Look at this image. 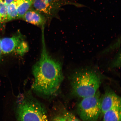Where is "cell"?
Listing matches in <instances>:
<instances>
[{
	"mask_svg": "<svg viewBox=\"0 0 121 121\" xmlns=\"http://www.w3.org/2000/svg\"><path fill=\"white\" fill-rule=\"evenodd\" d=\"M52 121H69L63 113L56 115L53 118Z\"/></svg>",
	"mask_w": 121,
	"mask_h": 121,
	"instance_id": "obj_15",
	"label": "cell"
},
{
	"mask_svg": "<svg viewBox=\"0 0 121 121\" xmlns=\"http://www.w3.org/2000/svg\"><path fill=\"white\" fill-rule=\"evenodd\" d=\"M121 106V98L111 90L106 91L101 96V117L106 112L117 107Z\"/></svg>",
	"mask_w": 121,
	"mask_h": 121,
	"instance_id": "obj_7",
	"label": "cell"
},
{
	"mask_svg": "<svg viewBox=\"0 0 121 121\" xmlns=\"http://www.w3.org/2000/svg\"><path fill=\"white\" fill-rule=\"evenodd\" d=\"M70 81L72 93L82 99L93 96L99 91L102 76L94 68L86 67L73 73Z\"/></svg>",
	"mask_w": 121,
	"mask_h": 121,
	"instance_id": "obj_2",
	"label": "cell"
},
{
	"mask_svg": "<svg viewBox=\"0 0 121 121\" xmlns=\"http://www.w3.org/2000/svg\"><path fill=\"white\" fill-rule=\"evenodd\" d=\"M121 52L118 53L117 55L112 60L109 65L111 68H119L121 67Z\"/></svg>",
	"mask_w": 121,
	"mask_h": 121,
	"instance_id": "obj_13",
	"label": "cell"
},
{
	"mask_svg": "<svg viewBox=\"0 0 121 121\" xmlns=\"http://www.w3.org/2000/svg\"><path fill=\"white\" fill-rule=\"evenodd\" d=\"M22 19L27 22L41 27L45 26L47 19L44 15L31 7L25 13Z\"/></svg>",
	"mask_w": 121,
	"mask_h": 121,
	"instance_id": "obj_8",
	"label": "cell"
},
{
	"mask_svg": "<svg viewBox=\"0 0 121 121\" xmlns=\"http://www.w3.org/2000/svg\"><path fill=\"white\" fill-rule=\"evenodd\" d=\"M17 121H48L45 108L30 95H20L16 104Z\"/></svg>",
	"mask_w": 121,
	"mask_h": 121,
	"instance_id": "obj_3",
	"label": "cell"
},
{
	"mask_svg": "<svg viewBox=\"0 0 121 121\" xmlns=\"http://www.w3.org/2000/svg\"><path fill=\"white\" fill-rule=\"evenodd\" d=\"M22 0H13L8 5L6 22L17 19V8Z\"/></svg>",
	"mask_w": 121,
	"mask_h": 121,
	"instance_id": "obj_10",
	"label": "cell"
},
{
	"mask_svg": "<svg viewBox=\"0 0 121 121\" xmlns=\"http://www.w3.org/2000/svg\"><path fill=\"white\" fill-rule=\"evenodd\" d=\"M120 41V40H118L117 41L114 43V44L112 45V46H111L110 48H108V49L104 51L103 53H105L106 52H109L110 51L113 50V49H114L116 48H118L119 46V43H120V42H119Z\"/></svg>",
	"mask_w": 121,
	"mask_h": 121,
	"instance_id": "obj_16",
	"label": "cell"
},
{
	"mask_svg": "<svg viewBox=\"0 0 121 121\" xmlns=\"http://www.w3.org/2000/svg\"><path fill=\"white\" fill-rule=\"evenodd\" d=\"M1 41V39H0V60L1 59V56H2V51H1L0 46Z\"/></svg>",
	"mask_w": 121,
	"mask_h": 121,
	"instance_id": "obj_18",
	"label": "cell"
},
{
	"mask_svg": "<svg viewBox=\"0 0 121 121\" xmlns=\"http://www.w3.org/2000/svg\"><path fill=\"white\" fill-rule=\"evenodd\" d=\"M7 7L4 0H0V16L2 23L6 22Z\"/></svg>",
	"mask_w": 121,
	"mask_h": 121,
	"instance_id": "obj_12",
	"label": "cell"
},
{
	"mask_svg": "<svg viewBox=\"0 0 121 121\" xmlns=\"http://www.w3.org/2000/svg\"><path fill=\"white\" fill-rule=\"evenodd\" d=\"M102 117L103 121H121V106L106 112Z\"/></svg>",
	"mask_w": 121,
	"mask_h": 121,
	"instance_id": "obj_9",
	"label": "cell"
},
{
	"mask_svg": "<svg viewBox=\"0 0 121 121\" xmlns=\"http://www.w3.org/2000/svg\"><path fill=\"white\" fill-rule=\"evenodd\" d=\"M44 28L42 29V49L40 59L32 68L34 81L32 89L45 96L54 95L59 90L63 79L62 66L59 60L50 56L45 44Z\"/></svg>",
	"mask_w": 121,
	"mask_h": 121,
	"instance_id": "obj_1",
	"label": "cell"
},
{
	"mask_svg": "<svg viewBox=\"0 0 121 121\" xmlns=\"http://www.w3.org/2000/svg\"><path fill=\"white\" fill-rule=\"evenodd\" d=\"M63 113L69 121H82L69 112L65 111Z\"/></svg>",
	"mask_w": 121,
	"mask_h": 121,
	"instance_id": "obj_14",
	"label": "cell"
},
{
	"mask_svg": "<svg viewBox=\"0 0 121 121\" xmlns=\"http://www.w3.org/2000/svg\"><path fill=\"white\" fill-rule=\"evenodd\" d=\"M6 4L8 5L13 1V0H4Z\"/></svg>",
	"mask_w": 121,
	"mask_h": 121,
	"instance_id": "obj_17",
	"label": "cell"
},
{
	"mask_svg": "<svg viewBox=\"0 0 121 121\" xmlns=\"http://www.w3.org/2000/svg\"><path fill=\"white\" fill-rule=\"evenodd\" d=\"M34 0H22L17 8V19L22 18L26 12L32 6Z\"/></svg>",
	"mask_w": 121,
	"mask_h": 121,
	"instance_id": "obj_11",
	"label": "cell"
},
{
	"mask_svg": "<svg viewBox=\"0 0 121 121\" xmlns=\"http://www.w3.org/2000/svg\"><path fill=\"white\" fill-rule=\"evenodd\" d=\"M0 46L2 54L14 53L21 56L25 55L29 49L25 37L19 31L11 37L1 39Z\"/></svg>",
	"mask_w": 121,
	"mask_h": 121,
	"instance_id": "obj_6",
	"label": "cell"
},
{
	"mask_svg": "<svg viewBox=\"0 0 121 121\" xmlns=\"http://www.w3.org/2000/svg\"><path fill=\"white\" fill-rule=\"evenodd\" d=\"M68 4L83 6L82 4L68 0H34L32 6L47 19H49L56 16L61 7Z\"/></svg>",
	"mask_w": 121,
	"mask_h": 121,
	"instance_id": "obj_5",
	"label": "cell"
},
{
	"mask_svg": "<svg viewBox=\"0 0 121 121\" xmlns=\"http://www.w3.org/2000/svg\"><path fill=\"white\" fill-rule=\"evenodd\" d=\"M100 92L98 91L91 96L82 98L77 111L82 121H98L101 114Z\"/></svg>",
	"mask_w": 121,
	"mask_h": 121,
	"instance_id": "obj_4",
	"label": "cell"
}]
</instances>
